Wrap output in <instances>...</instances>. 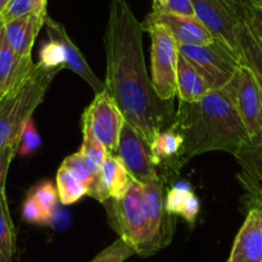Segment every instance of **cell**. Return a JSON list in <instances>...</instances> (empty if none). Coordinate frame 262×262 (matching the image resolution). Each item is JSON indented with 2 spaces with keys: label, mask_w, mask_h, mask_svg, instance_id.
I'll use <instances>...</instances> for the list:
<instances>
[{
  "label": "cell",
  "mask_w": 262,
  "mask_h": 262,
  "mask_svg": "<svg viewBox=\"0 0 262 262\" xmlns=\"http://www.w3.org/2000/svg\"><path fill=\"white\" fill-rule=\"evenodd\" d=\"M142 22L127 0H110L104 32L105 92L115 100L125 122L152 144L161 131L175 120L172 102L162 100L155 92L145 67Z\"/></svg>",
  "instance_id": "6da1fadb"
},
{
  "label": "cell",
  "mask_w": 262,
  "mask_h": 262,
  "mask_svg": "<svg viewBox=\"0 0 262 262\" xmlns=\"http://www.w3.org/2000/svg\"><path fill=\"white\" fill-rule=\"evenodd\" d=\"M173 125L183 137L180 157L189 160L213 150L235 155L249 138L225 88L211 90L195 102H180Z\"/></svg>",
  "instance_id": "7a4b0ae2"
},
{
  "label": "cell",
  "mask_w": 262,
  "mask_h": 262,
  "mask_svg": "<svg viewBox=\"0 0 262 262\" xmlns=\"http://www.w3.org/2000/svg\"><path fill=\"white\" fill-rule=\"evenodd\" d=\"M59 72L37 62L21 84L0 95V150L18 142L25 123L41 104L53 79Z\"/></svg>",
  "instance_id": "3957f363"
},
{
  "label": "cell",
  "mask_w": 262,
  "mask_h": 262,
  "mask_svg": "<svg viewBox=\"0 0 262 262\" xmlns=\"http://www.w3.org/2000/svg\"><path fill=\"white\" fill-rule=\"evenodd\" d=\"M103 205L107 211L108 223L118 234V238L133 247L138 256L147 257L148 234L142 185L134 181L120 200L110 198Z\"/></svg>",
  "instance_id": "277c9868"
},
{
  "label": "cell",
  "mask_w": 262,
  "mask_h": 262,
  "mask_svg": "<svg viewBox=\"0 0 262 262\" xmlns=\"http://www.w3.org/2000/svg\"><path fill=\"white\" fill-rule=\"evenodd\" d=\"M144 31L149 34L150 59H152V85L158 97L166 102H172L178 93L176 67H178V44L170 32L161 25L142 22Z\"/></svg>",
  "instance_id": "5b68a950"
},
{
  "label": "cell",
  "mask_w": 262,
  "mask_h": 262,
  "mask_svg": "<svg viewBox=\"0 0 262 262\" xmlns=\"http://www.w3.org/2000/svg\"><path fill=\"white\" fill-rule=\"evenodd\" d=\"M178 50L195 66L211 90L223 89L242 66L241 57L216 40L207 45H178Z\"/></svg>",
  "instance_id": "8992f818"
},
{
  "label": "cell",
  "mask_w": 262,
  "mask_h": 262,
  "mask_svg": "<svg viewBox=\"0 0 262 262\" xmlns=\"http://www.w3.org/2000/svg\"><path fill=\"white\" fill-rule=\"evenodd\" d=\"M147 220V257L166 248L172 242L176 226V216L167 212L165 207L163 183L158 175L143 184Z\"/></svg>",
  "instance_id": "52a82bcc"
},
{
  "label": "cell",
  "mask_w": 262,
  "mask_h": 262,
  "mask_svg": "<svg viewBox=\"0 0 262 262\" xmlns=\"http://www.w3.org/2000/svg\"><path fill=\"white\" fill-rule=\"evenodd\" d=\"M194 16L210 31L216 41L239 54L238 30L241 9L233 0H190Z\"/></svg>",
  "instance_id": "ba28073f"
},
{
  "label": "cell",
  "mask_w": 262,
  "mask_h": 262,
  "mask_svg": "<svg viewBox=\"0 0 262 262\" xmlns=\"http://www.w3.org/2000/svg\"><path fill=\"white\" fill-rule=\"evenodd\" d=\"M82 126L88 127L105 147L110 155H115L122 126L125 123L120 108L105 90L95 94L94 100L82 113Z\"/></svg>",
  "instance_id": "9c48e42d"
},
{
  "label": "cell",
  "mask_w": 262,
  "mask_h": 262,
  "mask_svg": "<svg viewBox=\"0 0 262 262\" xmlns=\"http://www.w3.org/2000/svg\"><path fill=\"white\" fill-rule=\"evenodd\" d=\"M224 88L230 94L248 135L253 137L259 128L262 115V92L253 72L242 64L230 82Z\"/></svg>",
  "instance_id": "30bf717a"
},
{
  "label": "cell",
  "mask_w": 262,
  "mask_h": 262,
  "mask_svg": "<svg viewBox=\"0 0 262 262\" xmlns=\"http://www.w3.org/2000/svg\"><path fill=\"white\" fill-rule=\"evenodd\" d=\"M115 155L123 163L130 178L140 185L148 183L153 176L157 175L150 145L127 122L122 126Z\"/></svg>",
  "instance_id": "8fae6325"
},
{
  "label": "cell",
  "mask_w": 262,
  "mask_h": 262,
  "mask_svg": "<svg viewBox=\"0 0 262 262\" xmlns=\"http://www.w3.org/2000/svg\"><path fill=\"white\" fill-rule=\"evenodd\" d=\"M144 21L165 27L178 45H207L215 41L210 31L195 16H181L153 7Z\"/></svg>",
  "instance_id": "7c38bea8"
},
{
  "label": "cell",
  "mask_w": 262,
  "mask_h": 262,
  "mask_svg": "<svg viewBox=\"0 0 262 262\" xmlns=\"http://www.w3.org/2000/svg\"><path fill=\"white\" fill-rule=\"evenodd\" d=\"M44 26L47 27V34L49 36V40L57 41L64 50L66 69L71 70L72 72L79 75L82 80H85L86 84L94 90L95 94H99L103 90H105L104 82L100 81L97 77V75L90 69V66L88 64L81 50L72 41L71 37L69 36V34L66 31L64 26L59 24V22L54 21L53 18H50L49 16L45 19Z\"/></svg>",
  "instance_id": "4fadbf2b"
},
{
  "label": "cell",
  "mask_w": 262,
  "mask_h": 262,
  "mask_svg": "<svg viewBox=\"0 0 262 262\" xmlns=\"http://www.w3.org/2000/svg\"><path fill=\"white\" fill-rule=\"evenodd\" d=\"M228 262H262V229L256 211L248 210Z\"/></svg>",
  "instance_id": "5bb4252c"
},
{
  "label": "cell",
  "mask_w": 262,
  "mask_h": 262,
  "mask_svg": "<svg viewBox=\"0 0 262 262\" xmlns=\"http://www.w3.org/2000/svg\"><path fill=\"white\" fill-rule=\"evenodd\" d=\"M47 17L30 13L4 24V39L7 44L21 57H31L35 40L45 25Z\"/></svg>",
  "instance_id": "9a60e30c"
},
{
  "label": "cell",
  "mask_w": 262,
  "mask_h": 262,
  "mask_svg": "<svg viewBox=\"0 0 262 262\" xmlns=\"http://www.w3.org/2000/svg\"><path fill=\"white\" fill-rule=\"evenodd\" d=\"M176 88L180 102H195L211 92V86L203 75L183 54L178 55Z\"/></svg>",
  "instance_id": "2e32d148"
},
{
  "label": "cell",
  "mask_w": 262,
  "mask_h": 262,
  "mask_svg": "<svg viewBox=\"0 0 262 262\" xmlns=\"http://www.w3.org/2000/svg\"><path fill=\"white\" fill-rule=\"evenodd\" d=\"M35 63L31 57H21L13 52L4 39L0 49V95L21 84L31 72Z\"/></svg>",
  "instance_id": "e0dca14e"
},
{
  "label": "cell",
  "mask_w": 262,
  "mask_h": 262,
  "mask_svg": "<svg viewBox=\"0 0 262 262\" xmlns=\"http://www.w3.org/2000/svg\"><path fill=\"white\" fill-rule=\"evenodd\" d=\"M165 207L168 213L180 216L188 224L193 225L200 213V200L194 194L193 189L185 181L175 184L165 196Z\"/></svg>",
  "instance_id": "ac0fdd59"
},
{
  "label": "cell",
  "mask_w": 262,
  "mask_h": 262,
  "mask_svg": "<svg viewBox=\"0 0 262 262\" xmlns=\"http://www.w3.org/2000/svg\"><path fill=\"white\" fill-rule=\"evenodd\" d=\"M238 47L242 64L247 66L257 80L262 92V42L242 18L238 30Z\"/></svg>",
  "instance_id": "d6986e66"
},
{
  "label": "cell",
  "mask_w": 262,
  "mask_h": 262,
  "mask_svg": "<svg viewBox=\"0 0 262 262\" xmlns=\"http://www.w3.org/2000/svg\"><path fill=\"white\" fill-rule=\"evenodd\" d=\"M234 157L243 168V173L262 184V115L258 131L242 144Z\"/></svg>",
  "instance_id": "ffe728a7"
},
{
  "label": "cell",
  "mask_w": 262,
  "mask_h": 262,
  "mask_svg": "<svg viewBox=\"0 0 262 262\" xmlns=\"http://www.w3.org/2000/svg\"><path fill=\"white\" fill-rule=\"evenodd\" d=\"M102 178L111 198L120 200L130 189L134 180L130 178L123 163L116 155H108L102 166Z\"/></svg>",
  "instance_id": "44dd1931"
},
{
  "label": "cell",
  "mask_w": 262,
  "mask_h": 262,
  "mask_svg": "<svg viewBox=\"0 0 262 262\" xmlns=\"http://www.w3.org/2000/svg\"><path fill=\"white\" fill-rule=\"evenodd\" d=\"M181 149H183V137L173 123L165 131H161L160 134L156 135L150 144L153 162L156 166L160 165L162 161L170 160L172 157H180Z\"/></svg>",
  "instance_id": "7402d4cb"
},
{
  "label": "cell",
  "mask_w": 262,
  "mask_h": 262,
  "mask_svg": "<svg viewBox=\"0 0 262 262\" xmlns=\"http://www.w3.org/2000/svg\"><path fill=\"white\" fill-rule=\"evenodd\" d=\"M16 253V228L7 195L0 198V262H13Z\"/></svg>",
  "instance_id": "603a6c76"
},
{
  "label": "cell",
  "mask_w": 262,
  "mask_h": 262,
  "mask_svg": "<svg viewBox=\"0 0 262 262\" xmlns=\"http://www.w3.org/2000/svg\"><path fill=\"white\" fill-rule=\"evenodd\" d=\"M55 188H57L59 202L64 206L75 205L84 195H88V189L84 184L80 183L67 168L60 166L57 171L55 178Z\"/></svg>",
  "instance_id": "cb8c5ba5"
},
{
  "label": "cell",
  "mask_w": 262,
  "mask_h": 262,
  "mask_svg": "<svg viewBox=\"0 0 262 262\" xmlns=\"http://www.w3.org/2000/svg\"><path fill=\"white\" fill-rule=\"evenodd\" d=\"M27 194L40 206V208L44 211V213L52 224L53 217L57 212L58 203H59L57 188L50 181H44V183L34 186Z\"/></svg>",
  "instance_id": "d4e9b609"
},
{
  "label": "cell",
  "mask_w": 262,
  "mask_h": 262,
  "mask_svg": "<svg viewBox=\"0 0 262 262\" xmlns=\"http://www.w3.org/2000/svg\"><path fill=\"white\" fill-rule=\"evenodd\" d=\"M79 152L81 153L85 158L93 161V162H94L95 165L99 166V167H102L105 158L110 155V153L107 152V149H105L104 145L93 135V133L89 128L84 127V126H82V144Z\"/></svg>",
  "instance_id": "484cf974"
},
{
  "label": "cell",
  "mask_w": 262,
  "mask_h": 262,
  "mask_svg": "<svg viewBox=\"0 0 262 262\" xmlns=\"http://www.w3.org/2000/svg\"><path fill=\"white\" fill-rule=\"evenodd\" d=\"M134 254L137 253L133 247L128 246L123 239L118 238L112 244L105 247L102 252H99L90 262H125Z\"/></svg>",
  "instance_id": "4316f807"
},
{
  "label": "cell",
  "mask_w": 262,
  "mask_h": 262,
  "mask_svg": "<svg viewBox=\"0 0 262 262\" xmlns=\"http://www.w3.org/2000/svg\"><path fill=\"white\" fill-rule=\"evenodd\" d=\"M246 190V205L248 210L256 211L259 219V225L262 229V184L253 179L248 178L246 173L242 172L238 176Z\"/></svg>",
  "instance_id": "83f0119b"
},
{
  "label": "cell",
  "mask_w": 262,
  "mask_h": 262,
  "mask_svg": "<svg viewBox=\"0 0 262 262\" xmlns=\"http://www.w3.org/2000/svg\"><path fill=\"white\" fill-rule=\"evenodd\" d=\"M40 147H41V137H40L39 131H37L34 120L31 117L22 128L17 153L21 157H27V156L34 155Z\"/></svg>",
  "instance_id": "f1b7e54d"
},
{
  "label": "cell",
  "mask_w": 262,
  "mask_h": 262,
  "mask_svg": "<svg viewBox=\"0 0 262 262\" xmlns=\"http://www.w3.org/2000/svg\"><path fill=\"white\" fill-rule=\"evenodd\" d=\"M39 62L48 69L62 70L66 69V54L63 48L54 40H49L42 44L39 53Z\"/></svg>",
  "instance_id": "f546056e"
},
{
  "label": "cell",
  "mask_w": 262,
  "mask_h": 262,
  "mask_svg": "<svg viewBox=\"0 0 262 262\" xmlns=\"http://www.w3.org/2000/svg\"><path fill=\"white\" fill-rule=\"evenodd\" d=\"M35 11L36 8H35L34 0H9L4 11L0 14V19L7 24L26 14L35 13Z\"/></svg>",
  "instance_id": "4dcf8cb0"
},
{
  "label": "cell",
  "mask_w": 262,
  "mask_h": 262,
  "mask_svg": "<svg viewBox=\"0 0 262 262\" xmlns=\"http://www.w3.org/2000/svg\"><path fill=\"white\" fill-rule=\"evenodd\" d=\"M238 6V4H236ZM243 21L262 42V6H238Z\"/></svg>",
  "instance_id": "1f68e13d"
},
{
  "label": "cell",
  "mask_w": 262,
  "mask_h": 262,
  "mask_svg": "<svg viewBox=\"0 0 262 262\" xmlns=\"http://www.w3.org/2000/svg\"><path fill=\"white\" fill-rule=\"evenodd\" d=\"M18 142L12 143V144L7 145L4 149L0 150V198L6 195L7 176H8L12 161L16 157L17 150H18Z\"/></svg>",
  "instance_id": "d6a6232c"
},
{
  "label": "cell",
  "mask_w": 262,
  "mask_h": 262,
  "mask_svg": "<svg viewBox=\"0 0 262 262\" xmlns=\"http://www.w3.org/2000/svg\"><path fill=\"white\" fill-rule=\"evenodd\" d=\"M22 217L25 221L30 224H36V225H50V220L47 217L44 211L40 208V206L32 200L27 194L22 206Z\"/></svg>",
  "instance_id": "836d02e7"
},
{
  "label": "cell",
  "mask_w": 262,
  "mask_h": 262,
  "mask_svg": "<svg viewBox=\"0 0 262 262\" xmlns=\"http://www.w3.org/2000/svg\"><path fill=\"white\" fill-rule=\"evenodd\" d=\"M157 8L162 9L165 12H170V13L181 14V16H194V9L190 0H166V4L162 8L161 7H157Z\"/></svg>",
  "instance_id": "e575fe53"
},
{
  "label": "cell",
  "mask_w": 262,
  "mask_h": 262,
  "mask_svg": "<svg viewBox=\"0 0 262 262\" xmlns=\"http://www.w3.org/2000/svg\"><path fill=\"white\" fill-rule=\"evenodd\" d=\"M35 3V13L40 14L42 17H47L48 16V12H47V6H48V0H34Z\"/></svg>",
  "instance_id": "d590c367"
},
{
  "label": "cell",
  "mask_w": 262,
  "mask_h": 262,
  "mask_svg": "<svg viewBox=\"0 0 262 262\" xmlns=\"http://www.w3.org/2000/svg\"><path fill=\"white\" fill-rule=\"evenodd\" d=\"M238 6H262V0H233Z\"/></svg>",
  "instance_id": "8d00e7d4"
},
{
  "label": "cell",
  "mask_w": 262,
  "mask_h": 262,
  "mask_svg": "<svg viewBox=\"0 0 262 262\" xmlns=\"http://www.w3.org/2000/svg\"><path fill=\"white\" fill-rule=\"evenodd\" d=\"M4 42V22L0 19V49Z\"/></svg>",
  "instance_id": "74e56055"
},
{
  "label": "cell",
  "mask_w": 262,
  "mask_h": 262,
  "mask_svg": "<svg viewBox=\"0 0 262 262\" xmlns=\"http://www.w3.org/2000/svg\"><path fill=\"white\" fill-rule=\"evenodd\" d=\"M165 4H166V0H153V6H157L162 8Z\"/></svg>",
  "instance_id": "f35d334b"
},
{
  "label": "cell",
  "mask_w": 262,
  "mask_h": 262,
  "mask_svg": "<svg viewBox=\"0 0 262 262\" xmlns=\"http://www.w3.org/2000/svg\"><path fill=\"white\" fill-rule=\"evenodd\" d=\"M8 2L9 0H0V14L4 11V8H6V6L8 4Z\"/></svg>",
  "instance_id": "ab89813d"
}]
</instances>
